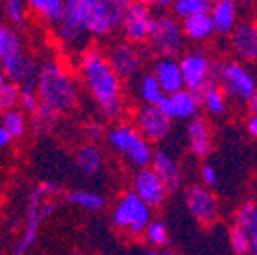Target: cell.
<instances>
[{"label":"cell","mask_w":257,"mask_h":255,"mask_svg":"<svg viewBox=\"0 0 257 255\" xmlns=\"http://www.w3.org/2000/svg\"><path fill=\"white\" fill-rule=\"evenodd\" d=\"M149 48L156 56L179 57V54L186 48V36L182 32L181 20L172 13L154 15L152 27L149 34Z\"/></svg>","instance_id":"ba28073f"},{"label":"cell","mask_w":257,"mask_h":255,"mask_svg":"<svg viewBox=\"0 0 257 255\" xmlns=\"http://www.w3.org/2000/svg\"><path fill=\"white\" fill-rule=\"evenodd\" d=\"M209 16L213 20L214 34L227 38L230 31L236 27L237 18H239L237 0H211Z\"/></svg>","instance_id":"44dd1931"},{"label":"cell","mask_w":257,"mask_h":255,"mask_svg":"<svg viewBox=\"0 0 257 255\" xmlns=\"http://www.w3.org/2000/svg\"><path fill=\"white\" fill-rule=\"evenodd\" d=\"M0 66H2V72L11 80H15L16 84L36 82L38 66L27 56L20 36H16L15 41L8 47L4 57L0 59Z\"/></svg>","instance_id":"4fadbf2b"},{"label":"cell","mask_w":257,"mask_h":255,"mask_svg":"<svg viewBox=\"0 0 257 255\" xmlns=\"http://www.w3.org/2000/svg\"><path fill=\"white\" fill-rule=\"evenodd\" d=\"M209 8H211V0H173L170 6L172 15L179 20L186 16L197 15V13L209 11Z\"/></svg>","instance_id":"4dcf8cb0"},{"label":"cell","mask_w":257,"mask_h":255,"mask_svg":"<svg viewBox=\"0 0 257 255\" xmlns=\"http://www.w3.org/2000/svg\"><path fill=\"white\" fill-rule=\"evenodd\" d=\"M134 127L150 143H163L172 132V120L157 104H141L134 111Z\"/></svg>","instance_id":"7c38bea8"},{"label":"cell","mask_w":257,"mask_h":255,"mask_svg":"<svg viewBox=\"0 0 257 255\" xmlns=\"http://www.w3.org/2000/svg\"><path fill=\"white\" fill-rule=\"evenodd\" d=\"M246 132L252 136L253 140H257V114H252L246 118Z\"/></svg>","instance_id":"60d3db41"},{"label":"cell","mask_w":257,"mask_h":255,"mask_svg":"<svg viewBox=\"0 0 257 255\" xmlns=\"http://www.w3.org/2000/svg\"><path fill=\"white\" fill-rule=\"evenodd\" d=\"M133 191L152 209L161 207L166 202V196H168L166 186L150 166L136 170L133 177Z\"/></svg>","instance_id":"2e32d148"},{"label":"cell","mask_w":257,"mask_h":255,"mask_svg":"<svg viewBox=\"0 0 257 255\" xmlns=\"http://www.w3.org/2000/svg\"><path fill=\"white\" fill-rule=\"evenodd\" d=\"M229 48L234 59L257 64V24L255 22H237L230 31Z\"/></svg>","instance_id":"e0dca14e"},{"label":"cell","mask_w":257,"mask_h":255,"mask_svg":"<svg viewBox=\"0 0 257 255\" xmlns=\"http://www.w3.org/2000/svg\"><path fill=\"white\" fill-rule=\"evenodd\" d=\"M79 70L86 88L105 120L120 121L127 114L123 82L109 64L105 52L98 47H88L80 56Z\"/></svg>","instance_id":"6da1fadb"},{"label":"cell","mask_w":257,"mask_h":255,"mask_svg":"<svg viewBox=\"0 0 257 255\" xmlns=\"http://www.w3.org/2000/svg\"><path fill=\"white\" fill-rule=\"evenodd\" d=\"M152 207H149L133 189L125 191L116 200V205L112 209V225L118 230L125 232L131 237H141L147 225L152 219Z\"/></svg>","instance_id":"52a82bcc"},{"label":"cell","mask_w":257,"mask_h":255,"mask_svg":"<svg viewBox=\"0 0 257 255\" xmlns=\"http://www.w3.org/2000/svg\"><path fill=\"white\" fill-rule=\"evenodd\" d=\"M34 86L41 104L52 107L59 114L70 112L77 105L79 91L75 79L57 61H47L38 68Z\"/></svg>","instance_id":"7a4b0ae2"},{"label":"cell","mask_w":257,"mask_h":255,"mask_svg":"<svg viewBox=\"0 0 257 255\" xmlns=\"http://www.w3.org/2000/svg\"><path fill=\"white\" fill-rule=\"evenodd\" d=\"M96 0H64L63 15L56 24V36L63 45L77 48L86 43L88 20Z\"/></svg>","instance_id":"8992f818"},{"label":"cell","mask_w":257,"mask_h":255,"mask_svg":"<svg viewBox=\"0 0 257 255\" xmlns=\"http://www.w3.org/2000/svg\"><path fill=\"white\" fill-rule=\"evenodd\" d=\"M57 118H59V112L54 111L52 107H48L45 104H38L36 111L32 112V121H34V129H36L40 134L48 132L54 125L57 123Z\"/></svg>","instance_id":"1f68e13d"},{"label":"cell","mask_w":257,"mask_h":255,"mask_svg":"<svg viewBox=\"0 0 257 255\" xmlns=\"http://www.w3.org/2000/svg\"><path fill=\"white\" fill-rule=\"evenodd\" d=\"M27 8L48 25H56L63 15L64 0H25Z\"/></svg>","instance_id":"d4e9b609"},{"label":"cell","mask_w":257,"mask_h":255,"mask_svg":"<svg viewBox=\"0 0 257 255\" xmlns=\"http://www.w3.org/2000/svg\"><path fill=\"white\" fill-rule=\"evenodd\" d=\"M18 95H20V84H16L4 72H0V112L16 107Z\"/></svg>","instance_id":"f546056e"},{"label":"cell","mask_w":257,"mask_h":255,"mask_svg":"<svg viewBox=\"0 0 257 255\" xmlns=\"http://www.w3.org/2000/svg\"><path fill=\"white\" fill-rule=\"evenodd\" d=\"M213 80L223 89L229 100L246 104L257 89V70L239 59L214 61Z\"/></svg>","instance_id":"277c9868"},{"label":"cell","mask_w":257,"mask_h":255,"mask_svg":"<svg viewBox=\"0 0 257 255\" xmlns=\"http://www.w3.org/2000/svg\"><path fill=\"white\" fill-rule=\"evenodd\" d=\"M198 98H200V107H204L207 114L216 116V118L223 116L229 107V98L214 80H211L207 86H204L198 91Z\"/></svg>","instance_id":"cb8c5ba5"},{"label":"cell","mask_w":257,"mask_h":255,"mask_svg":"<svg viewBox=\"0 0 257 255\" xmlns=\"http://www.w3.org/2000/svg\"><path fill=\"white\" fill-rule=\"evenodd\" d=\"M66 203L75 205L88 212H98L105 207V198L96 191H88V189H75L66 195Z\"/></svg>","instance_id":"484cf974"},{"label":"cell","mask_w":257,"mask_h":255,"mask_svg":"<svg viewBox=\"0 0 257 255\" xmlns=\"http://www.w3.org/2000/svg\"><path fill=\"white\" fill-rule=\"evenodd\" d=\"M100 4L104 6L109 18H111L112 25H114V29H116V27H120L121 18H123L128 6L133 4V0H100Z\"/></svg>","instance_id":"d590c367"},{"label":"cell","mask_w":257,"mask_h":255,"mask_svg":"<svg viewBox=\"0 0 257 255\" xmlns=\"http://www.w3.org/2000/svg\"><path fill=\"white\" fill-rule=\"evenodd\" d=\"M177 59H179L182 82H184L186 89L198 93L204 86H207L213 80L214 61L211 59V56L205 50H202V48H189V50H186L184 48Z\"/></svg>","instance_id":"9c48e42d"},{"label":"cell","mask_w":257,"mask_h":255,"mask_svg":"<svg viewBox=\"0 0 257 255\" xmlns=\"http://www.w3.org/2000/svg\"><path fill=\"white\" fill-rule=\"evenodd\" d=\"M0 125L9 132L11 140H20L27 134V118L22 109H8L0 112Z\"/></svg>","instance_id":"83f0119b"},{"label":"cell","mask_w":257,"mask_h":255,"mask_svg":"<svg viewBox=\"0 0 257 255\" xmlns=\"http://www.w3.org/2000/svg\"><path fill=\"white\" fill-rule=\"evenodd\" d=\"M157 105L172 121H188L193 116H197L202 109L198 93L186 88L165 95Z\"/></svg>","instance_id":"9a60e30c"},{"label":"cell","mask_w":257,"mask_h":255,"mask_svg":"<svg viewBox=\"0 0 257 255\" xmlns=\"http://www.w3.org/2000/svg\"><path fill=\"white\" fill-rule=\"evenodd\" d=\"M186 140L188 148L193 156L198 159H205L213 150V129L209 121L202 116H193L186 121Z\"/></svg>","instance_id":"ac0fdd59"},{"label":"cell","mask_w":257,"mask_h":255,"mask_svg":"<svg viewBox=\"0 0 257 255\" xmlns=\"http://www.w3.org/2000/svg\"><path fill=\"white\" fill-rule=\"evenodd\" d=\"M200 182L207 188H214L218 182V173L211 164H202L200 166Z\"/></svg>","instance_id":"ab89813d"},{"label":"cell","mask_w":257,"mask_h":255,"mask_svg":"<svg viewBox=\"0 0 257 255\" xmlns=\"http://www.w3.org/2000/svg\"><path fill=\"white\" fill-rule=\"evenodd\" d=\"M184 203L189 214L195 218V221L204 225V227L213 225L220 214L216 196L211 191V188L204 186L202 182L189 184L184 189Z\"/></svg>","instance_id":"8fae6325"},{"label":"cell","mask_w":257,"mask_h":255,"mask_svg":"<svg viewBox=\"0 0 257 255\" xmlns=\"http://www.w3.org/2000/svg\"><path fill=\"white\" fill-rule=\"evenodd\" d=\"M250 253L257 255V230L250 234Z\"/></svg>","instance_id":"f6af8a7d"},{"label":"cell","mask_w":257,"mask_h":255,"mask_svg":"<svg viewBox=\"0 0 257 255\" xmlns=\"http://www.w3.org/2000/svg\"><path fill=\"white\" fill-rule=\"evenodd\" d=\"M246 104H248V111L252 112V114H257V89L253 91V95L250 96V100Z\"/></svg>","instance_id":"ee69618b"},{"label":"cell","mask_w":257,"mask_h":255,"mask_svg":"<svg viewBox=\"0 0 257 255\" xmlns=\"http://www.w3.org/2000/svg\"><path fill=\"white\" fill-rule=\"evenodd\" d=\"M152 73L156 75L157 82H159L165 95H170V93H175L184 88L181 66H179V59L177 57L157 56L156 61H154Z\"/></svg>","instance_id":"ffe728a7"},{"label":"cell","mask_w":257,"mask_h":255,"mask_svg":"<svg viewBox=\"0 0 257 255\" xmlns=\"http://www.w3.org/2000/svg\"><path fill=\"white\" fill-rule=\"evenodd\" d=\"M229 246L232 253L246 255L250 253V234L239 225H234L229 230Z\"/></svg>","instance_id":"836d02e7"},{"label":"cell","mask_w":257,"mask_h":255,"mask_svg":"<svg viewBox=\"0 0 257 255\" xmlns=\"http://www.w3.org/2000/svg\"><path fill=\"white\" fill-rule=\"evenodd\" d=\"M18 36V32H15L8 25H0V59L4 57L6 50H8L9 45L15 41V38Z\"/></svg>","instance_id":"f35d334b"},{"label":"cell","mask_w":257,"mask_h":255,"mask_svg":"<svg viewBox=\"0 0 257 255\" xmlns=\"http://www.w3.org/2000/svg\"><path fill=\"white\" fill-rule=\"evenodd\" d=\"M236 225L245 228L248 234L257 230V203L255 202H243L236 211Z\"/></svg>","instance_id":"d6a6232c"},{"label":"cell","mask_w":257,"mask_h":255,"mask_svg":"<svg viewBox=\"0 0 257 255\" xmlns=\"http://www.w3.org/2000/svg\"><path fill=\"white\" fill-rule=\"evenodd\" d=\"M138 95H140L143 104H159L161 98L165 96L163 89H161L159 82H157L156 75L152 72L143 73L138 84Z\"/></svg>","instance_id":"f1b7e54d"},{"label":"cell","mask_w":257,"mask_h":255,"mask_svg":"<svg viewBox=\"0 0 257 255\" xmlns=\"http://www.w3.org/2000/svg\"><path fill=\"white\" fill-rule=\"evenodd\" d=\"M75 163L80 173L86 177H95L104 166V152L100 150L98 143H84L77 150L75 154Z\"/></svg>","instance_id":"603a6c76"},{"label":"cell","mask_w":257,"mask_h":255,"mask_svg":"<svg viewBox=\"0 0 257 255\" xmlns=\"http://www.w3.org/2000/svg\"><path fill=\"white\" fill-rule=\"evenodd\" d=\"M181 27L186 41H193V43H205L214 36L213 20L209 16V11L186 16L181 20Z\"/></svg>","instance_id":"7402d4cb"},{"label":"cell","mask_w":257,"mask_h":255,"mask_svg":"<svg viewBox=\"0 0 257 255\" xmlns=\"http://www.w3.org/2000/svg\"><path fill=\"white\" fill-rule=\"evenodd\" d=\"M84 136L86 140L91 141V143H100L105 136L104 125L98 123V121H91V123H88L84 127Z\"/></svg>","instance_id":"74e56055"},{"label":"cell","mask_w":257,"mask_h":255,"mask_svg":"<svg viewBox=\"0 0 257 255\" xmlns=\"http://www.w3.org/2000/svg\"><path fill=\"white\" fill-rule=\"evenodd\" d=\"M38 104H40V98H38L36 86L34 82H25L20 84V95H18V105L24 112L32 114L36 111Z\"/></svg>","instance_id":"e575fe53"},{"label":"cell","mask_w":257,"mask_h":255,"mask_svg":"<svg viewBox=\"0 0 257 255\" xmlns=\"http://www.w3.org/2000/svg\"><path fill=\"white\" fill-rule=\"evenodd\" d=\"M105 140L112 150L120 154L125 163L133 168H145L150 166V161L154 156L152 143L147 141L141 136L134 125L131 123H118L105 132Z\"/></svg>","instance_id":"5b68a950"},{"label":"cell","mask_w":257,"mask_h":255,"mask_svg":"<svg viewBox=\"0 0 257 255\" xmlns=\"http://www.w3.org/2000/svg\"><path fill=\"white\" fill-rule=\"evenodd\" d=\"M6 15L13 25H24L27 20L25 0H6Z\"/></svg>","instance_id":"8d00e7d4"},{"label":"cell","mask_w":257,"mask_h":255,"mask_svg":"<svg viewBox=\"0 0 257 255\" xmlns=\"http://www.w3.org/2000/svg\"><path fill=\"white\" fill-rule=\"evenodd\" d=\"M105 57H107L114 73L121 80H131L136 75H140V72L143 70L147 52L141 48V45L121 40V41H114L107 48Z\"/></svg>","instance_id":"30bf717a"},{"label":"cell","mask_w":257,"mask_h":255,"mask_svg":"<svg viewBox=\"0 0 257 255\" xmlns=\"http://www.w3.org/2000/svg\"><path fill=\"white\" fill-rule=\"evenodd\" d=\"M59 191L61 188L54 182L38 184L36 188L31 191L27 202V212H25L24 232H22L20 239L16 243L15 253L18 255L27 253L34 246V243L38 241V235H40V228L41 223H43V219L50 218L57 209V203L52 202L50 196L57 195Z\"/></svg>","instance_id":"3957f363"},{"label":"cell","mask_w":257,"mask_h":255,"mask_svg":"<svg viewBox=\"0 0 257 255\" xmlns=\"http://www.w3.org/2000/svg\"><path fill=\"white\" fill-rule=\"evenodd\" d=\"M141 237L145 239V243L149 244L150 248H154L156 251L165 250L170 244V230L165 221H161V219H150V223L147 225Z\"/></svg>","instance_id":"4316f807"},{"label":"cell","mask_w":257,"mask_h":255,"mask_svg":"<svg viewBox=\"0 0 257 255\" xmlns=\"http://www.w3.org/2000/svg\"><path fill=\"white\" fill-rule=\"evenodd\" d=\"M11 136H9V132L6 131L2 125H0V150H4L6 147H8L9 143H11Z\"/></svg>","instance_id":"b9f144b4"},{"label":"cell","mask_w":257,"mask_h":255,"mask_svg":"<svg viewBox=\"0 0 257 255\" xmlns=\"http://www.w3.org/2000/svg\"><path fill=\"white\" fill-rule=\"evenodd\" d=\"M152 22L154 13L150 4L140 2V0H133V4L128 6V9L125 11L123 18L120 22L123 40L136 45H145L147 40H149Z\"/></svg>","instance_id":"5bb4252c"},{"label":"cell","mask_w":257,"mask_h":255,"mask_svg":"<svg viewBox=\"0 0 257 255\" xmlns=\"http://www.w3.org/2000/svg\"><path fill=\"white\" fill-rule=\"evenodd\" d=\"M150 168L157 173L163 184L166 186L168 193H173L177 189H181L182 186V170L179 161L175 156H172L166 150H154L152 161H150Z\"/></svg>","instance_id":"d6986e66"},{"label":"cell","mask_w":257,"mask_h":255,"mask_svg":"<svg viewBox=\"0 0 257 255\" xmlns=\"http://www.w3.org/2000/svg\"><path fill=\"white\" fill-rule=\"evenodd\" d=\"M173 0H147V4L154 6V8H161V9H166L172 6Z\"/></svg>","instance_id":"7bdbcfd3"}]
</instances>
